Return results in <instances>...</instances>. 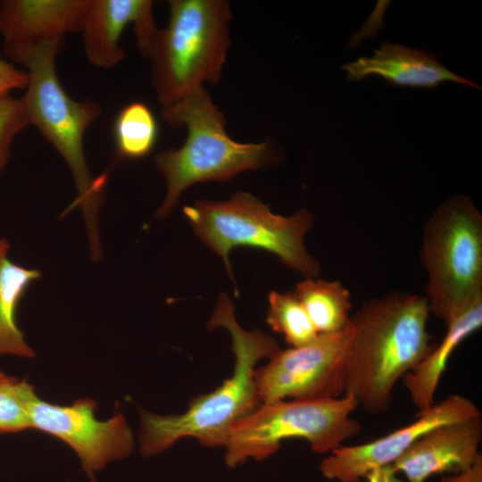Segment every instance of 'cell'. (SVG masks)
Here are the masks:
<instances>
[{
  "label": "cell",
  "instance_id": "603a6c76",
  "mask_svg": "<svg viewBox=\"0 0 482 482\" xmlns=\"http://www.w3.org/2000/svg\"><path fill=\"white\" fill-rule=\"evenodd\" d=\"M29 81L27 71L17 69L0 57V99L10 96L14 89H25Z\"/></svg>",
  "mask_w": 482,
  "mask_h": 482
},
{
  "label": "cell",
  "instance_id": "277c9868",
  "mask_svg": "<svg viewBox=\"0 0 482 482\" xmlns=\"http://www.w3.org/2000/svg\"><path fill=\"white\" fill-rule=\"evenodd\" d=\"M162 119L172 127L186 126L187 136L178 149L159 153L154 160L166 181V195L155 217L172 212L181 194L205 181L222 182L245 170L262 169L277 160L269 142L239 143L226 130V120L204 87L162 108Z\"/></svg>",
  "mask_w": 482,
  "mask_h": 482
},
{
  "label": "cell",
  "instance_id": "5b68a950",
  "mask_svg": "<svg viewBox=\"0 0 482 482\" xmlns=\"http://www.w3.org/2000/svg\"><path fill=\"white\" fill-rule=\"evenodd\" d=\"M169 22L154 35L148 57L159 103L169 106L204 83L217 84L230 45L224 0H170Z\"/></svg>",
  "mask_w": 482,
  "mask_h": 482
},
{
  "label": "cell",
  "instance_id": "8fae6325",
  "mask_svg": "<svg viewBox=\"0 0 482 482\" xmlns=\"http://www.w3.org/2000/svg\"><path fill=\"white\" fill-rule=\"evenodd\" d=\"M480 415L479 409L470 399L451 395L439 403L419 411L416 420L385 436L333 450L320 461V471L329 480L360 482L372 470L393 464L427 431L442 424Z\"/></svg>",
  "mask_w": 482,
  "mask_h": 482
},
{
  "label": "cell",
  "instance_id": "7402d4cb",
  "mask_svg": "<svg viewBox=\"0 0 482 482\" xmlns=\"http://www.w3.org/2000/svg\"><path fill=\"white\" fill-rule=\"evenodd\" d=\"M29 125L21 98L0 99V173L8 162L14 137Z\"/></svg>",
  "mask_w": 482,
  "mask_h": 482
},
{
  "label": "cell",
  "instance_id": "7c38bea8",
  "mask_svg": "<svg viewBox=\"0 0 482 482\" xmlns=\"http://www.w3.org/2000/svg\"><path fill=\"white\" fill-rule=\"evenodd\" d=\"M480 416L439 425L420 436L392 465L407 482H425L434 474L457 473L482 459Z\"/></svg>",
  "mask_w": 482,
  "mask_h": 482
},
{
  "label": "cell",
  "instance_id": "4fadbf2b",
  "mask_svg": "<svg viewBox=\"0 0 482 482\" xmlns=\"http://www.w3.org/2000/svg\"><path fill=\"white\" fill-rule=\"evenodd\" d=\"M151 0H89L81 29L88 62L111 69L120 62L125 52L120 45L123 30L134 25L137 47L148 55L150 44L158 28L153 16Z\"/></svg>",
  "mask_w": 482,
  "mask_h": 482
},
{
  "label": "cell",
  "instance_id": "9c48e42d",
  "mask_svg": "<svg viewBox=\"0 0 482 482\" xmlns=\"http://www.w3.org/2000/svg\"><path fill=\"white\" fill-rule=\"evenodd\" d=\"M353 334L350 323L342 331L319 334L312 343L280 349L254 373L262 403L278 400H326L345 392V362Z\"/></svg>",
  "mask_w": 482,
  "mask_h": 482
},
{
  "label": "cell",
  "instance_id": "ffe728a7",
  "mask_svg": "<svg viewBox=\"0 0 482 482\" xmlns=\"http://www.w3.org/2000/svg\"><path fill=\"white\" fill-rule=\"evenodd\" d=\"M268 303L266 321L290 347L303 346L317 338L319 334L294 292L271 291Z\"/></svg>",
  "mask_w": 482,
  "mask_h": 482
},
{
  "label": "cell",
  "instance_id": "44dd1931",
  "mask_svg": "<svg viewBox=\"0 0 482 482\" xmlns=\"http://www.w3.org/2000/svg\"><path fill=\"white\" fill-rule=\"evenodd\" d=\"M37 395L27 379L0 370V434L17 433L30 428V405Z\"/></svg>",
  "mask_w": 482,
  "mask_h": 482
},
{
  "label": "cell",
  "instance_id": "ba28073f",
  "mask_svg": "<svg viewBox=\"0 0 482 482\" xmlns=\"http://www.w3.org/2000/svg\"><path fill=\"white\" fill-rule=\"evenodd\" d=\"M356 408L350 395L262 403L232 428L224 446L225 463L235 469L248 459L262 461L279 449L282 440L294 437L305 439L317 453H329L362 430L351 418Z\"/></svg>",
  "mask_w": 482,
  "mask_h": 482
},
{
  "label": "cell",
  "instance_id": "d6986e66",
  "mask_svg": "<svg viewBox=\"0 0 482 482\" xmlns=\"http://www.w3.org/2000/svg\"><path fill=\"white\" fill-rule=\"evenodd\" d=\"M113 137L119 157L138 160L148 155L158 137V124L152 110L141 102L125 105L114 120Z\"/></svg>",
  "mask_w": 482,
  "mask_h": 482
},
{
  "label": "cell",
  "instance_id": "e0dca14e",
  "mask_svg": "<svg viewBox=\"0 0 482 482\" xmlns=\"http://www.w3.org/2000/svg\"><path fill=\"white\" fill-rule=\"evenodd\" d=\"M9 249L8 240L0 237V356L33 358L35 353L16 323V312L28 287L40 278L41 272L12 262L8 258Z\"/></svg>",
  "mask_w": 482,
  "mask_h": 482
},
{
  "label": "cell",
  "instance_id": "2e32d148",
  "mask_svg": "<svg viewBox=\"0 0 482 482\" xmlns=\"http://www.w3.org/2000/svg\"><path fill=\"white\" fill-rule=\"evenodd\" d=\"M481 325L482 298L454 315L446 323L447 330L441 342L434 345L430 353L403 378L411 400L419 411L435 404V395L450 356Z\"/></svg>",
  "mask_w": 482,
  "mask_h": 482
},
{
  "label": "cell",
  "instance_id": "cb8c5ba5",
  "mask_svg": "<svg viewBox=\"0 0 482 482\" xmlns=\"http://www.w3.org/2000/svg\"><path fill=\"white\" fill-rule=\"evenodd\" d=\"M438 482H482V459L470 469L443 477Z\"/></svg>",
  "mask_w": 482,
  "mask_h": 482
},
{
  "label": "cell",
  "instance_id": "9a60e30c",
  "mask_svg": "<svg viewBox=\"0 0 482 482\" xmlns=\"http://www.w3.org/2000/svg\"><path fill=\"white\" fill-rule=\"evenodd\" d=\"M342 69L350 81L377 75L394 86L436 87L450 80L480 89L473 81L448 70L434 54L396 43L385 42L372 57H360Z\"/></svg>",
  "mask_w": 482,
  "mask_h": 482
},
{
  "label": "cell",
  "instance_id": "3957f363",
  "mask_svg": "<svg viewBox=\"0 0 482 482\" xmlns=\"http://www.w3.org/2000/svg\"><path fill=\"white\" fill-rule=\"evenodd\" d=\"M62 46L63 41H50L13 50L6 56L27 69L29 81L21 100L29 122L38 129L67 163L77 190L69 210L81 209L91 257L98 262L102 256L98 212L104 199L106 175L93 176L85 156L84 136L102 109L95 101L72 99L61 85L55 57Z\"/></svg>",
  "mask_w": 482,
  "mask_h": 482
},
{
  "label": "cell",
  "instance_id": "30bf717a",
  "mask_svg": "<svg viewBox=\"0 0 482 482\" xmlns=\"http://www.w3.org/2000/svg\"><path fill=\"white\" fill-rule=\"evenodd\" d=\"M96 403L79 398L71 405H58L37 395L30 405V428L63 441L77 453L83 470L94 473L113 460L128 457L134 448L132 431L118 411L105 420L95 417Z\"/></svg>",
  "mask_w": 482,
  "mask_h": 482
},
{
  "label": "cell",
  "instance_id": "8992f818",
  "mask_svg": "<svg viewBox=\"0 0 482 482\" xmlns=\"http://www.w3.org/2000/svg\"><path fill=\"white\" fill-rule=\"evenodd\" d=\"M183 214L196 237L222 259L235 286L229 253L237 246L270 252L306 278L320 272L319 261L304 245L305 235L314 221L306 209L281 216L252 194L240 191L226 201L200 200L186 205Z\"/></svg>",
  "mask_w": 482,
  "mask_h": 482
},
{
  "label": "cell",
  "instance_id": "5bb4252c",
  "mask_svg": "<svg viewBox=\"0 0 482 482\" xmlns=\"http://www.w3.org/2000/svg\"><path fill=\"white\" fill-rule=\"evenodd\" d=\"M89 0L0 1V35L4 51L50 41H64L81 32Z\"/></svg>",
  "mask_w": 482,
  "mask_h": 482
},
{
  "label": "cell",
  "instance_id": "6da1fadb",
  "mask_svg": "<svg viewBox=\"0 0 482 482\" xmlns=\"http://www.w3.org/2000/svg\"><path fill=\"white\" fill-rule=\"evenodd\" d=\"M424 295L390 293L366 301L350 318L344 395L371 415L388 411L394 388L432 350Z\"/></svg>",
  "mask_w": 482,
  "mask_h": 482
},
{
  "label": "cell",
  "instance_id": "d4e9b609",
  "mask_svg": "<svg viewBox=\"0 0 482 482\" xmlns=\"http://www.w3.org/2000/svg\"><path fill=\"white\" fill-rule=\"evenodd\" d=\"M365 478L368 482H407L401 478L392 465H386L372 470Z\"/></svg>",
  "mask_w": 482,
  "mask_h": 482
},
{
  "label": "cell",
  "instance_id": "7a4b0ae2",
  "mask_svg": "<svg viewBox=\"0 0 482 482\" xmlns=\"http://www.w3.org/2000/svg\"><path fill=\"white\" fill-rule=\"evenodd\" d=\"M218 327L227 329L232 339V376L212 392L191 400L181 414L160 415L142 410L138 439L143 456L162 453L186 437H193L206 447H224L232 428L262 405L255 365L280 350L278 342L258 328L244 329L224 292L220 294L207 322L210 330Z\"/></svg>",
  "mask_w": 482,
  "mask_h": 482
},
{
  "label": "cell",
  "instance_id": "52a82bcc",
  "mask_svg": "<svg viewBox=\"0 0 482 482\" xmlns=\"http://www.w3.org/2000/svg\"><path fill=\"white\" fill-rule=\"evenodd\" d=\"M420 262L430 313L445 324L482 298V215L469 197L453 195L429 217Z\"/></svg>",
  "mask_w": 482,
  "mask_h": 482
},
{
  "label": "cell",
  "instance_id": "ac0fdd59",
  "mask_svg": "<svg viewBox=\"0 0 482 482\" xmlns=\"http://www.w3.org/2000/svg\"><path fill=\"white\" fill-rule=\"evenodd\" d=\"M294 294L318 334L337 333L350 323L351 293L341 282L310 278L297 283Z\"/></svg>",
  "mask_w": 482,
  "mask_h": 482
}]
</instances>
